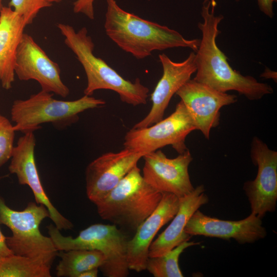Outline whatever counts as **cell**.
<instances>
[{
	"instance_id": "6da1fadb",
	"label": "cell",
	"mask_w": 277,
	"mask_h": 277,
	"mask_svg": "<svg viewBox=\"0 0 277 277\" xmlns=\"http://www.w3.org/2000/svg\"><path fill=\"white\" fill-rule=\"evenodd\" d=\"M215 0H204L201 15L203 22L198 24L202 38L195 53V81L222 92L234 90L250 100H258L273 93L268 84L258 82L252 76L242 75L234 70L220 49L216 39L221 32L218 29L224 17L215 16Z\"/></svg>"
},
{
	"instance_id": "7a4b0ae2",
	"label": "cell",
	"mask_w": 277,
	"mask_h": 277,
	"mask_svg": "<svg viewBox=\"0 0 277 277\" xmlns=\"http://www.w3.org/2000/svg\"><path fill=\"white\" fill-rule=\"evenodd\" d=\"M104 28L107 35L119 48L137 59L155 50L189 48L196 52L200 40L187 39L177 31L144 19L122 9L115 0H106Z\"/></svg>"
},
{
	"instance_id": "3957f363",
	"label": "cell",
	"mask_w": 277,
	"mask_h": 277,
	"mask_svg": "<svg viewBox=\"0 0 277 277\" xmlns=\"http://www.w3.org/2000/svg\"><path fill=\"white\" fill-rule=\"evenodd\" d=\"M57 27L65 37L64 43L76 55L82 64L87 80L85 95L91 96L100 89L116 92L122 102L136 106L146 104L149 89L138 78L134 82L125 80L103 59L93 54L94 44L88 35L86 27L76 31L69 25L58 23Z\"/></svg>"
},
{
	"instance_id": "277c9868",
	"label": "cell",
	"mask_w": 277,
	"mask_h": 277,
	"mask_svg": "<svg viewBox=\"0 0 277 277\" xmlns=\"http://www.w3.org/2000/svg\"><path fill=\"white\" fill-rule=\"evenodd\" d=\"M162 197V193L145 181L136 165L94 204L102 219L135 232L156 209Z\"/></svg>"
},
{
	"instance_id": "5b68a950",
	"label": "cell",
	"mask_w": 277,
	"mask_h": 277,
	"mask_svg": "<svg viewBox=\"0 0 277 277\" xmlns=\"http://www.w3.org/2000/svg\"><path fill=\"white\" fill-rule=\"evenodd\" d=\"M53 95L41 90L26 100H15L10 111L15 131L34 132L40 128L41 124L47 123L64 128L77 122L80 113L106 103L103 100L86 95L74 101L58 100Z\"/></svg>"
},
{
	"instance_id": "8992f818",
	"label": "cell",
	"mask_w": 277,
	"mask_h": 277,
	"mask_svg": "<svg viewBox=\"0 0 277 277\" xmlns=\"http://www.w3.org/2000/svg\"><path fill=\"white\" fill-rule=\"evenodd\" d=\"M50 215L43 205L29 202L23 210L9 207L0 196V224L7 226L12 235L6 242L13 254L29 258L51 268L58 255L51 239L40 231L42 222Z\"/></svg>"
},
{
	"instance_id": "52a82bcc",
	"label": "cell",
	"mask_w": 277,
	"mask_h": 277,
	"mask_svg": "<svg viewBox=\"0 0 277 277\" xmlns=\"http://www.w3.org/2000/svg\"><path fill=\"white\" fill-rule=\"evenodd\" d=\"M50 238L58 251L71 249L96 250L105 257L99 268L106 277H126L129 274L127 257V235L113 224H95L75 237L64 236L55 225L47 227Z\"/></svg>"
},
{
	"instance_id": "ba28073f",
	"label": "cell",
	"mask_w": 277,
	"mask_h": 277,
	"mask_svg": "<svg viewBox=\"0 0 277 277\" xmlns=\"http://www.w3.org/2000/svg\"><path fill=\"white\" fill-rule=\"evenodd\" d=\"M196 130L193 121L182 101L165 119L146 127L132 128L124 137L125 148L145 154L171 145L179 154L188 149L187 136Z\"/></svg>"
},
{
	"instance_id": "9c48e42d",
	"label": "cell",
	"mask_w": 277,
	"mask_h": 277,
	"mask_svg": "<svg viewBox=\"0 0 277 277\" xmlns=\"http://www.w3.org/2000/svg\"><path fill=\"white\" fill-rule=\"evenodd\" d=\"M250 156L258 167L256 177L243 186L251 213L262 219L274 212L277 202V152L271 150L260 138L254 136L251 144Z\"/></svg>"
},
{
	"instance_id": "30bf717a",
	"label": "cell",
	"mask_w": 277,
	"mask_h": 277,
	"mask_svg": "<svg viewBox=\"0 0 277 277\" xmlns=\"http://www.w3.org/2000/svg\"><path fill=\"white\" fill-rule=\"evenodd\" d=\"M14 72L21 81H37L42 90L63 97L69 94L68 87L61 79L59 65L27 33H23L18 44Z\"/></svg>"
},
{
	"instance_id": "8fae6325",
	"label": "cell",
	"mask_w": 277,
	"mask_h": 277,
	"mask_svg": "<svg viewBox=\"0 0 277 277\" xmlns=\"http://www.w3.org/2000/svg\"><path fill=\"white\" fill-rule=\"evenodd\" d=\"M143 177L155 190L183 197L194 189L188 167L193 158L188 149L173 159H169L161 150L145 154Z\"/></svg>"
},
{
	"instance_id": "7c38bea8",
	"label": "cell",
	"mask_w": 277,
	"mask_h": 277,
	"mask_svg": "<svg viewBox=\"0 0 277 277\" xmlns=\"http://www.w3.org/2000/svg\"><path fill=\"white\" fill-rule=\"evenodd\" d=\"M33 132H27L19 138L13 149L9 170L16 175L19 184L30 187L36 203L47 208L49 217L57 228L60 230H71L73 224L52 204L41 183L35 162L36 139Z\"/></svg>"
},
{
	"instance_id": "4fadbf2b",
	"label": "cell",
	"mask_w": 277,
	"mask_h": 277,
	"mask_svg": "<svg viewBox=\"0 0 277 277\" xmlns=\"http://www.w3.org/2000/svg\"><path fill=\"white\" fill-rule=\"evenodd\" d=\"M145 154L125 148L103 154L89 163L85 171L89 200L95 204L103 199Z\"/></svg>"
},
{
	"instance_id": "5bb4252c",
	"label": "cell",
	"mask_w": 277,
	"mask_h": 277,
	"mask_svg": "<svg viewBox=\"0 0 277 277\" xmlns=\"http://www.w3.org/2000/svg\"><path fill=\"white\" fill-rule=\"evenodd\" d=\"M176 94L185 105L196 130L207 139L211 128L219 125L220 109L237 101L235 95L220 92L193 79L185 83Z\"/></svg>"
},
{
	"instance_id": "9a60e30c",
	"label": "cell",
	"mask_w": 277,
	"mask_h": 277,
	"mask_svg": "<svg viewBox=\"0 0 277 277\" xmlns=\"http://www.w3.org/2000/svg\"><path fill=\"white\" fill-rule=\"evenodd\" d=\"M159 57L163 75L151 95L152 107L148 114L132 128L148 127L162 120L172 96L196 72L195 52H191L182 62L172 61L165 53L159 54Z\"/></svg>"
},
{
	"instance_id": "2e32d148",
	"label": "cell",
	"mask_w": 277,
	"mask_h": 277,
	"mask_svg": "<svg viewBox=\"0 0 277 277\" xmlns=\"http://www.w3.org/2000/svg\"><path fill=\"white\" fill-rule=\"evenodd\" d=\"M185 231L191 236L233 239L241 244L254 243L267 235L262 219L253 214L243 220L228 221L208 216L199 209L189 219Z\"/></svg>"
},
{
	"instance_id": "e0dca14e",
	"label": "cell",
	"mask_w": 277,
	"mask_h": 277,
	"mask_svg": "<svg viewBox=\"0 0 277 277\" xmlns=\"http://www.w3.org/2000/svg\"><path fill=\"white\" fill-rule=\"evenodd\" d=\"M180 197L168 192L162 193V199L154 211L135 231L127 244V257L129 270L140 272L146 270L149 249L159 230L176 214Z\"/></svg>"
},
{
	"instance_id": "ac0fdd59",
	"label": "cell",
	"mask_w": 277,
	"mask_h": 277,
	"mask_svg": "<svg viewBox=\"0 0 277 277\" xmlns=\"http://www.w3.org/2000/svg\"><path fill=\"white\" fill-rule=\"evenodd\" d=\"M203 185L197 186L189 194L180 197L179 210L166 229L151 244L149 257L162 255L192 236L185 231V227L192 214L209 202Z\"/></svg>"
},
{
	"instance_id": "d6986e66",
	"label": "cell",
	"mask_w": 277,
	"mask_h": 277,
	"mask_svg": "<svg viewBox=\"0 0 277 277\" xmlns=\"http://www.w3.org/2000/svg\"><path fill=\"white\" fill-rule=\"evenodd\" d=\"M24 18L11 8L4 6L0 13V82L11 88L17 47L26 26Z\"/></svg>"
},
{
	"instance_id": "ffe728a7",
	"label": "cell",
	"mask_w": 277,
	"mask_h": 277,
	"mask_svg": "<svg viewBox=\"0 0 277 277\" xmlns=\"http://www.w3.org/2000/svg\"><path fill=\"white\" fill-rule=\"evenodd\" d=\"M60 251L58 255L61 260L56 268L58 277H78L88 269H99L105 261L104 254L96 250L71 249Z\"/></svg>"
},
{
	"instance_id": "44dd1931",
	"label": "cell",
	"mask_w": 277,
	"mask_h": 277,
	"mask_svg": "<svg viewBox=\"0 0 277 277\" xmlns=\"http://www.w3.org/2000/svg\"><path fill=\"white\" fill-rule=\"evenodd\" d=\"M200 244L199 242L185 241L162 255L149 257L146 270L154 277H183L179 265L180 256L186 248Z\"/></svg>"
},
{
	"instance_id": "7402d4cb",
	"label": "cell",
	"mask_w": 277,
	"mask_h": 277,
	"mask_svg": "<svg viewBox=\"0 0 277 277\" xmlns=\"http://www.w3.org/2000/svg\"><path fill=\"white\" fill-rule=\"evenodd\" d=\"M50 268L29 258L13 254L0 261V277H50Z\"/></svg>"
},
{
	"instance_id": "603a6c76",
	"label": "cell",
	"mask_w": 277,
	"mask_h": 277,
	"mask_svg": "<svg viewBox=\"0 0 277 277\" xmlns=\"http://www.w3.org/2000/svg\"><path fill=\"white\" fill-rule=\"evenodd\" d=\"M52 6L48 0H10L9 3V7L24 18L26 25L32 23L41 10Z\"/></svg>"
},
{
	"instance_id": "cb8c5ba5",
	"label": "cell",
	"mask_w": 277,
	"mask_h": 277,
	"mask_svg": "<svg viewBox=\"0 0 277 277\" xmlns=\"http://www.w3.org/2000/svg\"><path fill=\"white\" fill-rule=\"evenodd\" d=\"M15 132L14 125L0 113V167L11 157Z\"/></svg>"
},
{
	"instance_id": "d4e9b609",
	"label": "cell",
	"mask_w": 277,
	"mask_h": 277,
	"mask_svg": "<svg viewBox=\"0 0 277 277\" xmlns=\"http://www.w3.org/2000/svg\"><path fill=\"white\" fill-rule=\"evenodd\" d=\"M50 3H60L62 0H48ZM95 0H76L73 4L75 13H82L90 19L94 18L93 4Z\"/></svg>"
},
{
	"instance_id": "484cf974",
	"label": "cell",
	"mask_w": 277,
	"mask_h": 277,
	"mask_svg": "<svg viewBox=\"0 0 277 277\" xmlns=\"http://www.w3.org/2000/svg\"><path fill=\"white\" fill-rule=\"evenodd\" d=\"M277 0H257L260 10L271 18L274 15L273 4Z\"/></svg>"
},
{
	"instance_id": "4316f807",
	"label": "cell",
	"mask_w": 277,
	"mask_h": 277,
	"mask_svg": "<svg viewBox=\"0 0 277 277\" xmlns=\"http://www.w3.org/2000/svg\"><path fill=\"white\" fill-rule=\"evenodd\" d=\"M13 254L7 244L6 237L4 235L0 229V261Z\"/></svg>"
},
{
	"instance_id": "83f0119b",
	"label": "cell",
	"mask_w": 277,
	"mask_h": 277,
	"mask_svg": "<svg viewBox=\"0 0 277 277\" xmlns=\"http://www.w3.org/2000/svg\"><path fill=\"white\" fill-rule=\"evenodd\" d=\"M98 272V268H92L82 272L78 277H96Z\"/></svg>"
},
{
	"instance_id": "f1b7e54d",
	"label": "cell",
	"mask_w": 277,
	"mask_h": 277,
	"mask_svg": "<svg viewBox=\"0 0 277 277\" xmlns=\"http://www.w3.org/2000/svg\"><path fill=\"white\" fill-rule=\"evenodd\" d=\"M3 0H0V13L3 8Z\"/></svg>"
},
{
	"instance_id": "f546056e",
	"label": "cell",
	"mask_w": 277,
	"mask_h": 277,
	"mask_svg": "<svg viewBox=\"0 0 277 277\" xmlns=\"http://www.w3.org/2000/svg\"><path fill=\"white\" fill-rule=\"evenodd\" d=\"M236 1H238V0H236Z\"/></svg>"
}]
</instances>
